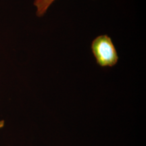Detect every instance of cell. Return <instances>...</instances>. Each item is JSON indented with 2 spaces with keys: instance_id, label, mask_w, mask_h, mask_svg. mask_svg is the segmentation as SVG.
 <instances>
[{
  "instance_id": "1",
  "label": "cell",
  "mask_w": 146,
  "mask_h": 146,
  "mask_svg": "<svg viewBox=\"0 0 146 146\" xmlns=\"http://www.w3.org/2000/svg\"><path fill=\"white\" fill-rule=\"evenodd\" d=\"M91 50L97 63L100 66H114L118 56L112 39L107 35L97 36L92 42Z\"/></svg>"
},
{
  "instance_id": "3",
  "label": "cell",
  "mask_w": 146,
  "mask_h": 146,
  "mask_svg": "<svg viewBox=\"0 0 146 146\" xmlns=\"http://www.w3.org/2000/svg\"><path fill=\"white\" fill-rule=\"evenodd\" d=\"M4 126V120H0V129Z\"/></svg>"
},
{
  "instance_id": "2",
  "label": "cell",
  "mask_w": 146,
  "mask_h": 146,
  "mask_svg": "<svg viewBox=\"0 0 146 146\" xmlns=\"http://www.w3.org/2000/svg\"><path fill=\"white\" fill-rule=\"evenodd\" d=\"M54 1L55 0H35L34 5L36 8V16L41 17L44 15Z\"/></svg>"
}]
</instances>
